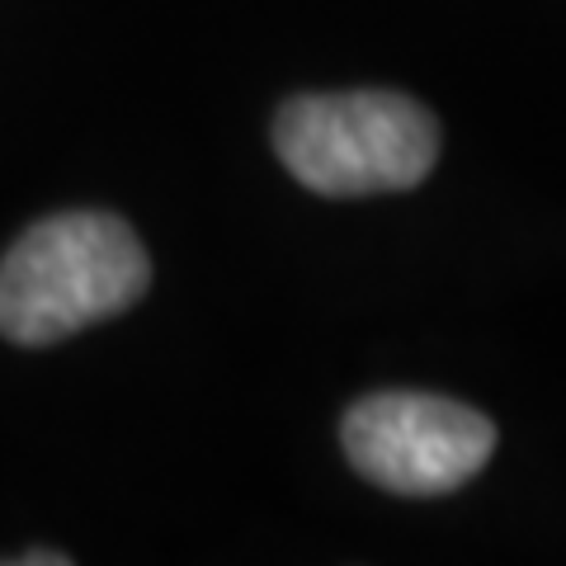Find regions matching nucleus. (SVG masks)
<instances>
[{"mask_svg":"<svg viewBox=\"0 0 566 566\" xmlns=\"http://www.w3.org/2000/svg\"><path fill=\"white\" fill-rule=\"evenodd\" d=\"M151 283L137 232L109 212H57L33 222L0 260V335L57 345L128 312Z\"/></svg>","mask_w":566,"mask_h":566,"instance_id":"1","label":"nucleus"},{"mask_svg":"<svg viewBox=\"0 0 566 566\" xmlns=\"http://www.w3.org/2000/svg\"><path fill=\"white\" fill-rule=\"evenodd\" d=\"M274 151L297 185L326 199L397 193L434 170L439 123L397 91L303 95L279 109Z\"/></svg>","mask_w":566,"mask_h":566,"instance_id":"2","label":"nucleus"},{"mask_svg":"<svg viewBox=\"0 0 566 566\" xmlns=\"http://www.w3.org/2000/svg\"><path fill=\"white\" fill-rule=\"evenodd\" d=\"M345 453L397 495H449L495 453V424L434 392H374L345 416Z\"/></svg>","mask_w":566,"mask_h":566,"instance_id":"3","label":"nucleus"},{"mask_svg":"<svg viewBox=\"0 0 566 566\" xmlns=\"http://www.w3.org/2000/svg\"><path fill=\"white\" fill-rule=\"evenodd\" d=\"M24 566H48V562H57V566H66L71 557H62V553H29V557H20Z\"/></svg>","mask_w":566,"mask_h":566,"instance_id":"4","label":"nucleus"}]
</instances>
